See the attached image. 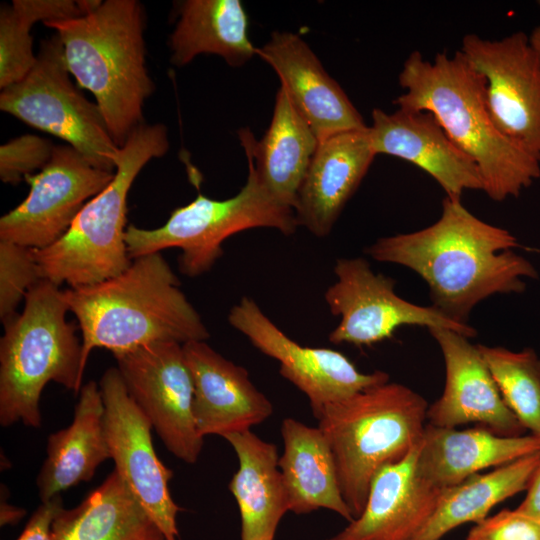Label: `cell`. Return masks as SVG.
Returning <instances> with one entry per match:
<instances>
[{"instance_id": "35", "label": "cell", "mask_w": 540, "mask_h": 540, "mask_svg": "<svg viewBox=\"0 0 540 540\" xmlns=\"http://www.w3.org/2000/svg\"><path fill=\"white\" fill-rule=\"evenodd\" d=\"M62 508L61 495L42 502L33 512L16 540H49L53 521Z\"/></svg>"}, {"instance_id": "18", "label": "cell", "mask_w": 540, "mask_h": 540, "mask_svg": "<svg viewBox=\"0 0 540 540\" xmlns=\"http://www.w3.org/2000/svg\"><path fill=\"white\" fill-rule=\"evenodd\" d=\"M182 348L193 379V414L202 437L251 430L272 415V403L244 367L224 358L206 341H190Z\"/></svg>"}, {"instance_id": "22", "label": "cell", "mask_w": 540, "mask_h": 540, "mask_svg": "<svg viewBox=\"0 0 540 540\" xmlns=\"http://www.w3.org/2000/svg\"><path fill=\"white\" fill-rule=\"evenodd\" d=\"M540 452V437L503 436L487 428L438 427L427 423L419 443L417 472L444 489L490 467H500Z\"/></svg>"}, {"instance_id": "11", "label": "cell", "mask_w": 540, "mask_h": 540, "mask_svg": "<svg viewBox=\"0 0 540 540\" xmlns=\"http://www.w3.org/2000/svg\"><path fill=\"white\" fill-rule=\"evenodd\" d=\"M114 357L128 393L167 450L196 463L204 437L193 414L194 384L182 345L155 342Z\"/></svg>"}, {"instance_id": "19", "label": "cell", "mask_w": 540, "mask_h": 540, "mask_svg": "<svg viewBox=\"0 0 540 540\" xmlns=\"http://www.w3.org/2000/svg\"><path fill=\"white\" fill-rule=\"evenodd\" d=\"M257 55L275 70L281 87L319 142L344 131L367 127L344 90L298 35L274 32L270 40L257 49Z\"/></svg>"}, {"instance_id": "28", "label": "cell", "mask_w": 540, "mask_h": 540, "mask_svg": "<svg viewBox=\"0 0 540 540\" xmlns=\"http://www.w3.org/2000/svg\"><path fill=\"white\" fill-rule=\"evenodd\" d=\"M179 14L169 39L174 65L184 66L200 54H215L239 67L257 55L239 0H186Z\"/></svg>"}, {"instance_id": "23", "label": "cell", "mask_w": 540, "mask_h": 540, "mask_svg": "<svg viewBox=\"0 0 540 540\" xmlns=\"http://www.w3.org/2000/svg\"><path fill=\"white\" fill-rule=\"evenodd\" d=\"M78 395L71 424L48 437L46 458L36 478L41 502L90 481L110 459L99 383L83 384Z\"/></svg>"}, {"instance_id": "38", "label": "cell", "mask_w": 540, "mask_h": 540, "mask_svg": "<svg viewBox=\"0 0 540 540\" xmlns=\"http://www.w3.org/2000/svg\"><path fill=\"white\" fill-rule=\"evenodd\" d=\"M540 6V1L538 2ZM529 41L540 59V25L535 27L529 36Z\"/></svg>"}, {"instance_id": "30", "label": "cell", "mask_w": 540, "mask_h": 540, "mask_svg": "<svg viewBox=\"0 0 540 540\" xmlns=\"http://www.w3.org/2000/svg\"><path fill=\"white\" fill-rule=\"evenodd\" d=\"M78 0H13L0 9V88L22 80L34 67L30 34L36 22L66 20L83 16Z\"/></svg>"}, {"instance_id": "25", "label": "cell", "mask_w": 540, "mask_h": 540, "mask_svg": "<svg viewBox=\"0 0 540 540\" xmlns=\"http://www.w3.org/2000/svg\"><path fill=\"white\" fill-rule=\"evenodd\" d=\"M281 435L284 448L278 466L289 511L302 515L324 508L352 521L331 448L321 429L286 418Z\"/></svg>"}, {"instance_id": "33", "label": "cell", "mask_w": 540, "mask_h": 540, "mask_svg": "<svg viewBox=\"0 0 540 540\" xmlns=\"http://www.w3.org/2000/svg\"><path fill=\"white\" fill-rule=\"evenodd\" d=\"M54 145L34 134L13 138L0 146V178L18 184L28 174L41 170L50 161Z\"/></svg>"}, {"instance_id": "14", "label": "cell", "mask_w": 540, "mask_h": 540, "mask_svg": "<svg viewBox=\"0 0 540 540\" xmlns=\"http://www.w3.org/2000/svg\"><path fill=\"white\" fill-rule=\"evenodd\" d=\"M228 322L260 352L279 362V373L307 396L315 418L327 405L390 379L383 371L360 372L339 351L299 345L249 297H243L231 308Z\"/></svg>"}, {"instance_id": "5", "label": "cell", "mask_w": 540, "mask_h": 540, "mask_svg": "<svg viewBox=\"0 0 540 540\" xmlns=\"http://www.w3.org/2000/svg\"><path fill=\"white\" fill-rule=\"evenodd\" d=\"M63 290L41 279L20 313L3 323L0 339V425L42 424L40 398L49 382L79 394L85 367L79 327L66 319Z\"/></svg>"}, {"instance_id": "31", "label": "cell", "mask_w": 540, "mask_h": 540, "mask_svg": "<svg viewBox=\"0 0 540 540\" xmlns=\"http://www.w3.org/2000/svg\"><path fill=\"white\" fill-rule=\"evenodd\" d=\"M501 396L525 429L540 437V358L532 349L477 345Z\"/></svg>"}, {"instance_id": "9", "label": "cell", "mask_w": 540, "mask_h": 540, "mask_svg": "<svg viewBox=\"0 0 540 540\" xmlns=\"http://www.w3.org/2000/svg\"><path fill=\"white\" fill-rule=\"evenodd\" d=\"M70 75L63 45L55 34L41 42L31 71L1 90L0 110L64 140L95 167L114 172L120 147L97 104L77 90Z\"/></svg>"}, {"instance_id": "24", "label": "cell", "mask_w": 540, "mask_h": 540, "mask_svg": "<svg viewBox=\"0 0 540 540\" xmlns=\"http://www.w3.org/2000/svg\"><path fill=\"white\" fill-rule=\"evenodd\" d=\"M238 135L266 190L293 209L319 140L287 92L279 88L270 126L260 141L248 129Z\"/></svg>"}, {"instance_id": "20", "label": "cell", "mask_w": 540, "mask_h": 540, "mask_svg": "<svg viewBox=\"0 0 540 540\" xmlns=\"http://www.w3.org/2000/svg\"><path fill=\"white\" fill-rule=\"evenodd\" d=\"M375 156L368 126L320 141L293 207L298 226L326 237Z\"/></svg>"}, {"instance_id": "2", "label": "cell", "mask_w": 540, "mask_h": 540, "mask_svg": "<svg viewBox=\"0 0 540 540\" xmlns=\"http://www.w3.org/2000/svg\"><path fill=\"white\" fill-rule=\"evenodd\" d=\"M398 108L431 113L451 141L479 169L495 201L517 197L540 177V158L495 127L486 103V79L459 50L433 61L413 51L398 76Z\"/></svg>"}, {"instance_id": "29", "label": "cell", "mask_w": 540, "mask_h": 540, "mask_svg": "<svg viewBox=\"0 0 540 540\" xmlns=\"http://www.w3.org/2000/svg\"><path fill=\"white\" fill-rule=\"evenodd\" d=\"M539 462L540 452L444 488L435 511L412 540H441L462 524L480 522L497 504L527 489Z\"/></svg>"}, {"instance_id": "27", "label": "cell", "mask_w": 540, "mask_h": 540, "mask_svg": "<svg viewBox=\"0 0 540 540\" xmlns=\"http://www.w3.org/2000/svg\"><path fill=\"white\" fill-rule=\"evenodd\" d=\"M49 540H168L113 470L74 508L56 515Z\"/></svg>"}, {"instance_id": "12", "label": "cell", "mask_w": 540, "mask_h": 540, "mask_svg": "<svg viewBox=\"0 0 540 540\" xmlns=\"http://www.w3.org/2000/svg\"><path fill=\"white\" fill-rule=\"evenodd\" d=\"M114 175L92 165L68 144L54 146L46 166L25 176L30 186L27 197L0 218V240L34 250L50 246Z\"/></svg>"}, {"instance_id": "36", "label": "cell", "mask_w": 540, "mask_h": 540, "mask_svg": "<svg viewBox=\"0 0 540 540\" xmlns=\"http://www.w3.org/2000/svg\"><path fill=\"white\" fill-rule=\"evenodd\" d=\"M526 490L527 494L517 508L540 518V462Z\"/></svg>"}, {"instance_id": "26", "label": "cell", "mask_w": 540, "mask_h": 540, "mask_svg": "<svg viewBox=\"0 0 540 540\" xmlns=\"http://www.w3.org/2000/svg\"><path fill=\"white\" fill-rule=\"evenodd\" d=\"M223 438L239 462L228 489L240 512L241 540H274L282 517L289 511L277 447L251 430Z\"/></svg>"}, {"instance_id": "7", "label": "cell", "mask_w": 540, "mask_h": 540, "mask_svg": "<svg viewBox=\"0 0 540 540\" xmlns=\"http://www.w3.org/2000/svg\"><path fill=\"white\" fill-rule=\"evenodd\" d=\"M168 149L167 128L161 123H143L131 133L114 157L110 184L83 206L61 238L35 250L42 279L79 288L115 277L130 266L125 241L128 193L143 167Z\"/></svg>"}, {"instance_id": "13", "label": "cell", "mask_w": 540, "mask_h": 540, "mask_svg": "<svg viewBox=\"0 0 540 540\" xmlns=\"http://www.w3.org/2000/svg\"><path fill=\"white\" fill-rule=\"evenodd\" d=\"M105 430L115 471L168 540H178L177 514L182 510L169 491L173 471L157 456L152 425L130 396L117 367L99 381Z\"/></svg>"}, {"instance_id": "6", "label": "cell", "mask_w": 540, "mask_h": 540, "mask_svg": "<svg viewBox=\"0 0 540 540\" xmlns=\"http://www.w3.org/2000/svg\"><path fill=\"white\" fill-rule=\"evenodd\" d=\"M427 410L420 394L390 381L321 410L318 427L331 448L341 494L353 519L362 513L376 473L419 444Z\"/></svg>"}, {"instance_id": "17", "label": "cell", "mask_w": 540, "mask_h": 540, "mask_svg": "<svg viewBox=\"0 0 540 540\" xmlns=\"http://www.w3.org/2000/svg\"><path fill=\"white\" fill-rule=\"evenodd\" d=\"M368 127L376 155H391L419 167L446 197L461 199L467 190H483L474 161L451 141L431 113L398 108L388 114L375 108Z\"/></svg>"}, {"instance_id": "1", "label": "cell", "mask_w": 540, "mask_h": 540, "mask_svg": "<svg viewBox=\"0 0 540 540\" xmlns=\"http://www.w3.org/2000/svg\"><path fill=\"white\" fill-rule=\"evenodd\" d=\"M519 246L508 230L479 219L461 199L445 197L435 223L379 238L366 253L413 270L427 283L432 306L467 324L479 302L494 294L522 293L526 279L537 278L532 263L513 251Z\"/></svg>"}, {"instance_id": "4", "label": "cell", "mask_w": 540, "mask_h": 540, "mask_svg": "<svg viewBox=\"0 0 540 540\" xmlns=\"http://www.w3.org/2000/svg\"><path fill=\"white\" fill-rule=\"evenodd\" d=\"M43 24L56 31L69 73L93 94L111 137L123 146L144 123L143 106L154 90L142 4L105 0L83 16Z\"/></svg>"}, {"instance_id": "16", "label": "cell", "mask_w": 540, "mask_h": 540, "mask_svg": "<svg viewBox=\"0 0 540 540\" xmlns=\"http://www.w3.org/2000/svg\"><path fill=\"white\" fill-rule=\"evenodd\" d=\"M445 364L442 395L427 410L429 424L456 428L480 423L503 435L520 436L525 428L504 402L477 345L446 328H431Z\"/></svg>"}, {"instance_id": "3", "label": "cell", "mask_w": 540, "mask_h": 540, "mask_svg": "<svg viewBox=\"0 0 540 540\" xmlns=\"http://www.w3.org/2000/svg\"><path fill=\"white\" fill-rule=\"evenodd\" d=\"M179 285L159 252L132 259L110 279L63 290L81 331L83 366L95 348L117 355L155 342L206 341L209 331Z\"/></svg>"}, {"instance_id": "8", "label": "cell", "mask_w": 540, "mask_h": 540, "mask_svg": "<svg viewBox=\"0 0 540 540\" xmlns=\"http://www.w3.org/2000/svg\"><path fill=\"white\" fill-rule=\"evenodd\" d=\"M246 157L247 181L235 196L216 200L199 194L174 209L158 228L127 226L125 241L130 258L179 248V271L193 278L213 267L223 254V242L238 232L266 227L293 234L298 227L293 209L273 198L259 180L251 157Z\"/></svg>"}, {"instance_id": "34", "label": "cell", "mask_w": 540, "mask_h": 540, "mask_svg": "<svg viewBox=\"0 0 540 540\" xmlns=\"http://www.w3.org/2000/svg\"><path fill=\"white\" fill-rule=\"evenodd\" d=\"M465 540H540V518L504 509L475 523Z\"/></svg>"}, {"instance_id": "21", "label": "cell", "mask_w": 540, "mask_h": 540, "mask_svg": "<svg viewBox=\"0 0 540 540\" xmlns=\"http://www.w3.org/2000/svg\"><path fill=\"white\" fill-rule=\"evenodd\" d=\"M418 448L419 444L400 461L381 468L371 481L362 513L326 540H412L443 491L419 476Z\"/></svg>"}, {"instance_id": "10", "label": "cell", "mask_w": 540, "mask_h": 540, "mask_svg": "<svg viewBox=\"0 0 540 540\" xmlns=\"http://www.w3.org/2000/svg\"><path fill=\"white\" fill-rule=\"evenodd\" d=\"M334 273L337 281L324 294L330 312L340 318L329 334L333 344L371 346L391 338L402 326L446 328L468 338L476 335L471 326L434 306H420L399 297L395 281L374 273L361 257L338 259Z\"/></svg>"}, {"instance_id": "32", "label": "cell", "mask_w": 540, "mask_h": 540, "mask_svg": "<svg viewBox=\"0 0 540 540\" xmlns=\"http://www.w3.org/2000/svg\"><path fill=\"white\" fill-rule=\"evenodd\" d=\"M35 250L0 240V319L2 323L17 314L28 291L41 280Z\"/></svg>"}, {"instance_id": "15", "label": "cell", "mask_w": 540, "mask_h": 540, "mask_svg": "<svg viewBox=\"0 0 540 540\" xmlns=\"http://www.w3.org/2000/svg\"><path fill=\"white\" fill-rule=\"evenodd\" d=\"M460 51L486 79L490 117L508 139L540 158V59L523 32L463 37Z\"/></svg>"}, {"instance_id": "37", "label": "cell", "mask_w": 540, "mask_h": 540, "mask_svg": "<svg viewBox=\"0 0 540 540\" xmlns=\"http://www.w3.org/2000/svg\"><path fill=\"white\" fill-rule=\"evenodd\" d=\"M26 515V510L16 507L7 501L6 487L2 486L0 501V525H16Z\"/></svg>"}]
</instances>
